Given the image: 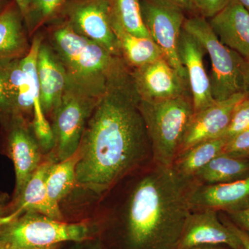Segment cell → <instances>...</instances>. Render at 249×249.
Returning a JSON list of instances; mask_svg holds the SVG:
<instances>
[{
    "label": "cell",
    "instance_id": "obj_1",
    "mask_svg": "<svg viewBox=\"0 0 249 249\" xmlns=\"http://www.w3.org/2000/svg\"><path fill=\"white\" fill-rule=\"evenodd\" d=\"M131 70L111 77L85 127L72 193L93 204L124 178L147 166L152 148Z\"/></svg>",
    "mask_w": 249,
    "mask_h": 249
},
{
    "label": "cell",
    "instance_id": "obj_2",
    "mask_svg": "<svg viewBox=\"0 0 249 249\" xmlns=\"http://www.w3.org/2000/svg\"><path fill=\"white\" fill-rule=\"evenodd\" d=\"M193 179L154 164L135 172L95 202L94 229L119 227L125 249H178L188 215Z\"/></svg>",
    "mask_w": 249,
    "mask_h": 249
},
{
    "label": "cell",
    "instance_id": "obj_3",
    "mask_svg": "<svg viewBox=\"0 0 249 249\" xmlns=\"http://www.w3.org/2000/svg\"><path fill=\"white\" fill-rule=\"evenodd\" d=\"M49 45L65 67L68 81L98 93H104L111 77L127 65L67 23L52 31Z\"/></svg>",
    "mask_w": 249,
    "mask_h": 249
},
{
    "label": "cell",
    "instance_id": "obj_4",
    "mask_svg": "<svg viewBox=\"0 0 249 249\" xmlns=\"http://www.w3.org/2000/svg\"><path fill=\"white\" fill-rule=\"evenodd\" d=\"M140 109L151 144L152 163L171 168L194 114L191 95L157 102L141 100Z\"/></svg>",
    "mask_w": 249,
    "mask_h": 249
},
{
    "label": "cell",
    "instance_id": "obj_5",
    "mask_svg": "<svg viewBox=\"0 0 249 249\" xmlns=\"http://www.w3.org/2000/svg\"><path fill=\"white\" fill-rule=\"evenodd\" d=\"M183 29L195 36L209 53L212 64L210 77L215 101L249 93V62L222 44L204 17L185 19Z\"/></svg>",
    "mask_w": 249,
    "mask_h": 249
},
{
    "label": "cell",
    "instance_id": "obj_6",
    "mask_svg": "<svg viewBox=\"0 0 249 249\" xmlns=\"http://www.w3.org/2000/svg\"><path fill=\"white\" fill-rule=\"evenodd\" d=\"M95 231L88 220L71 222L39 213H24L0 229V242L16 248H43L92 240Z\"/></svg>",
    "mask_w": 249,
    "mask_h": 249
},
{
    "label": "cell",
    "instance_id": "obj_7",
    "mask_svg": "<svg viewBox=\"0 0 249 249\" xmlns=\"http://www.w3.org/2000/svg\"><path fill=\"white\" fill-rule=\"evenodd\" d=\"M103 94L68 81L61 102L50 119L54 139L51 152L58 161L78 151L87 124Z\"/></svg>",
    "mask_w": 249,
    "mask_h": 249
},
{
    "label": "cell",
    "instance_id": "obj_8",
    "mask_svg": "<svg viewBox=\"0 0 249 249\" xmlns=\"http://www.w3.org/2000/svg\"><path fill=\"white\" fill-rule=\"evenodd\" d=\"M142 19L152 40L165 58L187 80L178 55V42L185 18L183 10L168 0H140Z\"/></svg>",
    "mask_w": 249,
    "mask_h": 249
},
{
    "label": "cell",
    "instance_id": "obj_9",
    "mask_svg": "<svg viewBox=\"0 0 249 249\" xmlns=\"http://www.w3.org/2000/svg\"><path fill=\"white\" fill-rule=\"evenodd\" d=\"M0 122L4 128L5 152L12 160L16 174V185L11 200L14 201L20 196L45 155L31 124L15 118Z\"/></svg>",
    "mask_w": 249,
    "mask_h": 249
},
{
    "label": "cell",
    "instance_id": "obj_10",
    "mask_svg": "<svg viewBox=\"0 0 249 249\" xmlns=\"http://www.w3.org/2000/svg\"><path fill=\"white\" fill-rule=\"evenodd\" d=\"M130 70L134 87L142 101L157 102L191 94L188 80L165 58Z\"/></svg>",
    "mask_w": 249,
    "mask_h": 249
},
{
    "label": "cell",
    "instance_id": "obj_11",
    "mask_svg": "<svg viewBox=\"0 0 249 249\" xmlns=\"http://www.w3.org/2000/svg\"><path fill=\"white\" fill-rule=\"evenodd\" d=\"M66 23L77 34L103 46L113 55L122 58L119 42L111 25L108 0L78 1L70 8Z\"/></svg>",
    "mask_w": 249,
    "mask_h": 249
},
{
    "label": "cell",
    "instance_id": "obj_12",
    "mask_svg": "<svg viewBox=\"0 0 249 249\" xmlns=\"http://www.w3.org/2000/svg\"><path fill=\"white\" fill-rule=\"evenodd\" d=\"M248 95L236 94L194 112L187 126L178 155L199 142L222 138L230 124L235 107Z\"/></svg>",
    "mask_w": 249,
    "mask_h": 249
},
{
    "label": "cell",
    "instance_id": "obj_13",
    "mask_svg": "<svg viewBox=\"0 0 249 249\" xmlns=\"http://www.w3.org/2000/svg\"><path fill=\"white\" fill-rule=\"evenodd\" d=\"M206 51L197 39L182 29L178 42V55L187 75L194 112L215 103L212 94L211 80L205 70Z\"/></svg>",
    "mask_w": 249,
    "mask_h": 249
},
{
    "label": "cell",
    "instance_id": "obj_14",
    "mask_svg": "<svg viewBox=\"0 0 249 249\" xmlns=\"http://www.w3.org/2000/svg\"><path fill=\"white\" fill-rule=\"evenodd\" d=\"M219 245H225L232 249H243L237 236L219 221L217 211H192L187 218L178 249Z\"/></svg>",
    "mask_w": 249,
    "mask_h": 249
},
{
    "label": "cell",
    "instance_id": "obj_15",
    "mask_svg": "<svg viewBox=\"0 0 249 249\" xmlns=\"http://www.w3.org/2000/svg\"><path fill=\"white\" fill-rule=\"evenodd\" d=\"M192 211L211 210L229 213L249 206L248 178L219 184H198L195 181L189 195Z\"/></svg>",
    "mask_w": 249,
    "mask_h": 249
},
{
    "label": "cell",
    "instance_id": "obj_16",
    "mask_svg": "<svg viewBox=\"0 0 249 249\" xmlns=\"http://www.w3.org/2000/svg\"><path fill=\"white\" fill-rule=\"evenodd\" d=\"M57 161L52 152L45 155L20 196L16 200L10 202L9 213L4 218L5 224L29 211L39 213L58 220L66 221L61 210L51 203L47 195V175L51 167Z\"/></svg>",
    "mask_w": 249,
    "mask_h": 249
},
{
    "label": "cell",
    "instance_id": "obj_17",
    "mask_svg": "<svg viewBox=\"0 0 249 249\" xmlns=\"http://www.w3.org/2000/svg\"><path fill=\"white\" fill-rule=\"evenodd\" d=\"M37 74L42 110L49 121L61 102L68 78L53 49L44 41L37 54Z\"/></svg>",
    "mask_w": 249,
    "mask_h": 249
},
{
    "label": "cell",
    "instance_id": "obj_18",
    "mask_svg": "<svg viewBox=\"0 0 249 249\" xmlns=\"http://www.w3.org/2000/svg\"><path fill=\"white\" fill-rule=\"evenodd\" d=\"M209 22L222 44L249 62V13L242 5L229 0Z\"/></svg>",
    "mask_w": 249,
    "mask_h": 249
},
{
    "label": "cell",
    "instance_id": "obj_19",
    "mask_svg": "<svg viewBox=\"0 0 249 249\" xmlns=\"http://www.w3.org/2000/svg\"><path fill=\"white\" fill-rule=\"evenodd\" d=\"M18 6L5 8L0 14V62L24 58L31 45Z\"/></svg>",
    "mask_w": 249,
    "mask_h": 249
},
{
    "label": "cell",
    "instance_id": "obj_20",
    "mask_svg": "<svg viewBox=\"0 0 249 249\" xmlns=\"http://www.w3.org/2000/svg\"><path fill=\"white\" fill-rule=\"evenodd\" d=\"M110 21L113 31L119 42L122 58L131 69L165 58L161 49L151 37H139L127 32L111 15Z\"/></svg>",
    "mask_w": 249,
    "mask_h": 249
},
{
    "label": "cell",
    "instance_id": "obj_21",
    "mask_svg": "<svg viewBox=\"0 0 249 249\" xmlns=\"http://www.w3.org/2000/svg\"><path fill=\"white\" fill-rule=\"evenodd\" d=\"M249 176V159L221 154L214 157L193 177L198 184L232 182Z\"/></svg>",
    "mask_w": 249,
    "mask_h": 249
},
{
    "label": "cell",
    "instance_id": "obj_22",
    "mask_svg": "<svg viewBox=\"0 0 249 249\" xmlns=\"http://www.w3.org/2000/svg\"><path fill=\"white\" fill-rule=\"evenodd\" d=\"M227 142L222 137L199 142L178 154L172 168L182 178L193 179L199 170L223 153Z\"/></svg>",
    "mask_w": 249,
    "mask_h": 249
},
{
    "label": "cell",
    "instance_id": "obj_23",
    "mask_svg": "<svg viewBox=\"0 0 249 249\" xmlns=\"http://www.w3.org/2000/svg\"><path fill=\"white\" fill-rule=\"evenodd\" d=\"M79 158L78 150L70 158L54 163L49 170L46 181L47 195L55 207L60 209V204L76 188V170Z\"/></svg>",
    "mask_w": 249,
    "mask_h": 249
},
{
    "label": "cell",
    "instance_id": "obj_24",
    "mask_svg": "<svg viewBox=\"0 0 249 249\" xmlns=\"http://www.w3.org/2000/svg\"><path fill=\"white\" fill-rule=\"evenodd\" d=\"M111 17L127 32L150 37L142 19L140 0H108Z\"/></svg>",
    "mask_w": 249,
    "mask_h": 249
},
{
    "label": "cell",
    "instance_id": "obj_25",
    "mask_svg": "<svg viewBox=\"0 0 249 249\" xmlns=\"http://www.w3.org/2000/svg\"><path fill=\"white\" fill-rule=\"evenodd\" d=\"M67 0H30L26 24L31 36L44 23L53 17Z\"/></svg>",
    "mask_w": 249,
    "mask_h": 249
},
{
    "label": "cell",
    "instance_id": "obj_26",
    "mask_svg": "<svg viewBox=\"0 0 249 249\" xmlns=\"http://www.w3.org/2000/svg\"><path fill=\"white\" fill-rule=\"evenodd\" d=\"M249 129V96H247L235 107L230 124L223 138L229 139L243 131Z\"/></svg>",
    "mask_w": 249,
    "mask_h": 249
},
{
    "label": "cell",
    "instance_id": "obj_27",
    "mask_svg": "<svg viewBox=\"0 0 249 249\" xmlns=\"http://www.w3.org/2000/svg\"><path fill=\"white\" fill-rule=\"evenodd\" d=\"M223 154L238 158L249 159V129L228 139Z\"/></svg>",
    "mask_w": 249,
    "mask_h": 249
},
{
    "label": "cell",
    "instance_id": "obj_28",
    "mask_svg": "<svg viewBox=\"0 0 249 249\" xmlns=\"http://www.w3.org/2000/svg\"><path fill=\"white\" fill-rule=\"evenodd\" d=\"M195 9L198 10L202 17L213 18L220 12L229 0H193Z\"/></svg>",
    "mask_w": 249,
    "mask_h": 249
},
{
    "label": "cell",
    "instance_id": "obj_29",
    "mask_svg": "<svg viewBox=\"0 0 249 249\" xmlns=\"http://www.w3.org/2000/svg\"><path fill=\"white\" fill-rule=\"evenodd\" d=\"M234 224L249 234V206L240 211L229 213Z\"/></svg>",
    "mask_w": 249,
    "mask_h": 249
},
{
    "label": "cell",
    "instance_id": "obj_30",
    "mask_svg": "<svg viewBox=\"0 0 249 249\" xmlns=\"http://www.w3.org/2000/svg\"><path fill=\"white\" fill-rule=\"evenodd\" d=\"M224 224L227 225L231 229V231L237 236V238L240 241L242 248L249 249V234L242 230L240 227H237L234 223L229 222V221H226Z\"/></svg>",
    "mask_w": 249,
    "mask_h": 249
},
{
    "label": "cell",
    "instance_id": "obj_31",
    "mask_svg": "<svg viewBox=\"0 0 249 249\" xmlns=\"http://www.w3.org/2000/svg\"><path fill=\"white\" fill-rule=\"evenodd\" d=\"M11 197L6 193L0 191V229L5 224L4 218L9 213Z\"/></svg>",
    "mask_w": 249,
    "mask_h": 249
},
{
    "label": "cell",
    "instance_id": "obj_32",
    "mask_svg": "<svg viewBox=\"0 0 249 249\" xmlns=\"http://www.w3.org/2000/svg\"><path fill=\"white\" fill-rule=\"evenodd\" d=\"M16 6L20 11L24 20L27 21L29 13V6H30V0H14Z\"/></svg>",
    "mask_w": 249,
    "mask_h": 249
},
{
    "label": "cell",
    "instance_id": "obj_33",
    "mask_svg": "<svg viewBox=\"0 0 249 249\" xmlns=\"http://www.w3.org/2000/svg\"><path fill=\"white\" fill-rule=\"evenodd\" d=\"M6 109V99L5 96L4 83L0 74V119L4 115Z\"/></svg>",
    "mask_w": 249,
    "mask_h": 249
},
{
    "label": "cell",
    "instance_id": "obj_34",
    "mask_svg": "<svg viewBox=\"0 0 249 249\" xmlns=\"http://www.w3.org/2000/svg\"><path fill=\"white\" fill-rule=\"evenodd\" d=\"M173 4L178 5L184 11H191L195 9L194 4L193 0H168Z\"/></svg>",
    "mask_w": 249,
    "mask_h": 249
},
{
    "label": "cell",
    "instance_id": "obj_35",
    "mask_svg": "<svg viewBox=\"0 0 249 249\" xmlns=\"http://www.w3.org/2000/svg\"><path fill=\"white\" fill-rule=\"evenodd\" d=\"M60 245L51 246V247H43V248H34V249H23V248H16V247H11L6 245V244L0 242V249H59Z\"/></svg>",
    "mask_w": 249,
    "mask_h": 249
},
{
    "label": "cell",
    "instance_id": "obj_36",
    "mask_svg": "<svg viewBox=\"0 0 249 249\" xmlns=\"http://www.w3.org/2000/svg\"><path fill=\"white\" fill-rule=\"evenodd\" d=\"M249 13V0H235Z\"/></svg>",
    "mask_w": 249,
    "mask_h": 249
},
{
    "label": "cell",
    "instance_id": "obj_37",
    "mask_svg": "<svg viewBox=\"0 0 249 249\" xmlns=\"http://www.w3.org/2000/svg\"><path fill=\"white\" fill-rule=\"evenodd\" d=\"M185 249H219L216 248L214 246H197V247H191V248Z\"/></svg>",
    "mask_w": 249,
    "mask_h": 249
},
{
    "label": "cell",
    "instance_id": "obj_38",
    "mask_svg": "<svg viewBox=\"0 0 249 249\" xmlns=\"http://www.w3.org/2000/svg\"><path fill=\"white\" fill-rule=\"evenodd\" d=\"M91 249H103V247H102V245H101V243H100V242H96V243H95L94 246H93L92 247H91Z\"/></svg>",
    "mask_w": 249,
    "mask_h": 249
},
{
    "label": "cell",
    "instance_id": "obj_39",
    "mask_svg": "<svg viewBox=\"0 0 249 249\" xmlns=\"http://www.w3.org/2000/svg\"><path fill=\"white\" fill-rule=\"evenodd\" d=\"M5 8H4V0H0V14H1V11L4 10Z\"/></svg>",
    "mask_w": 249,
    "mask_h": 249
},
{
    "label": "cell",
    "instance_id": "obj_40",
    "mask_svg": "<svg viewBox=\"0 0 249 249\" xmlns=\"http://www.w3.org/2000/svg\"></svg>",
    "mask_w": 249,
    "mask_h": 249
}]
</instances>
